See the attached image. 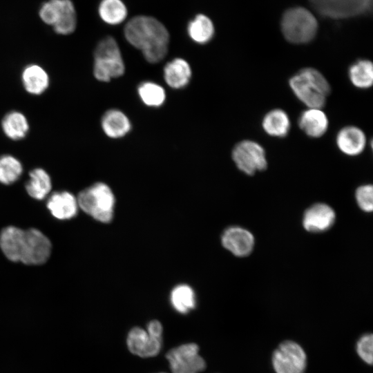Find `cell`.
<instances>
[{
  "instance_id": "obj_25",
  "label": "cell",
  "mask_w": 373,
  "mask_h": 373,
  "mask_svg": "<svg viewBox=\"0 0 373 373\" xmlns=\"http://www.w3.org/2000/svg\"><path fill=\"white\" fill-rule=\"evenodd\" d=\"M98 13L105 23L117 25L126 19L128 11L122 0H102L98 7Z\"/></svg>"
},
{
  "instance_id": "obj_24",
  "label": "cell",
  "mask_w": 373,
  "mask_h": 373,
  "mask_svg": "<svg viewBox=\"0 0 373 373\" xmlns=\"http://www.w3.org/2000/svg\"><path fill=\"white\" fill-rule=\"evenodd\" d=\"M351 83L360 89H367L373 84V65L368 59H358L348 69Z\"/></svg>"
},
{
  "instance_id": "obj_4",
  "label": "cell",
  "mask_w": 373,
  "mask_h": 373,
  "mask_svg": "<svg viewBox=\"0 0 373 373\" xmlns=\"http://www.w3.org/2000/svg\"><path fill=\"white\" fill-rule=\"evenodd\" d=\"M318 23L308 9L296 6L287 9L280 20V30L285 39L294 44H305L316 36Z\"/></svg>"
},
{
  "instance_id": "obj_20",
  "label": "cell",
  "mask_w": 373,
  "mask_h": 373,
  "mask_svg": "<svg viewBox=\"0 0 373 373\" xmlns=\"http://www.w3.org/2000/svg\"><path fill=\"white\" fill-rule=\"evenodd\" d=\"M101 126L104 133L111 138L124 136L131 127L127 116L117 109H111L104 113L101 119Z\"/></svg>"
},
{
  "instance_id": "obj_22",
  "label": "cell",
  "mask_w": 373,
  "mask_h": 373,
  "mask_svg": "<svg viewBox=\"0 0 373 373\" xmlns=\"http://www.w3.org/2000/svg\"><path fill=\"white\" fill-rule=\"evenodd\" d=\"M28 175L29 179L25 185L28 194L36 200L44 199L52 189L50 175L42 168H35Z\"/></svg>"
},
{
  "instance_id": "obj_3",
  "label": "cell",
  "mask_w": 373,
  "mask_h": 373,
  "mask_svg": "<svg viewBox=\"0 0 373 373\" xmlns=\"http://www.w3.org/2000/svg\"><path fill=\"white\" fill-rule=\"evenodd\" d=\"M295 96L308 108H322L331 88L325 76L314 68H305L289 80Z\"/></svg>"
},
{
  "instance_id": "obj_33",
  "label": "cell",
  "mask_w": 373,
  "mask_h": 373,
  "mask_svg": "<svg viewBox=\"0 0 373 373\" xmlns=\"http://www.w3.org/2000/svg\"><path fill=\"white\" fill-rule=\"evenodd\" d=\"M146 332L153 336L162 338L163 328L162 324L158 321L154 320L149 322L147 325Z\"/></svg>"
},
{
  "instance_id": "obj_27",
  "label": "cell",
  "mask_w": 373,
  "mask_h": 373,
  "mask_svg": "<svg viewBox=\"0 0 373 373\" xmlns=\"http://www.w3.org/2000/svg\"><path fill=\"white\" fill-rule=\"evenodd\" d=\"M21 162L11 154L0 155V183L10 185L17 181L23 173Z\"/></svg>"
},
{
  "instance_id": "obj_34",
  "label": "cell",
  "mask_w": 373,
  "mask_h": 373,
  "mask_svg": "<svg viewBox=\"0 0 373 373\" xmlns=\"http://www.w3.org/2000/svg\"><path fill=\"white\" fill-rule=\"evenodd\" d=\"M161 373H165V372H161Z\"/></svg>"
},
{
  "instance_id": "obj_10",
  "label": "cell",
  "mask_w": 373,
  "mask_h": 373,
  "mask_svg": "<svg viewBox=\"0 0 373 373\" xmlns=\"http://www.w3.org/2000/svg\"><path fill=\"white\" fill-rule=\"evenodd\" d=\"M166 357L172 373H200L206 368V363L199 354L195 343H186L169 350Z\"/></svg>"
},
{
  "instance_id": "obj_12",
  "label": "cell",
  "mask_w": 373,
  "mask_h": 373,
  "mask_svg": "<svg viewBox=\"0 0 373 373\" xmlns=\"http://www.w3.org/2000/svg\"><path fill=\"white\" fill-rule=\"evenodd\" d=\"M222 246L238 257L248 256L254 247V238L248 230L240 227L227 228L221 237Z\"/></svg>"
},
{
  "instance_id": "obj_32",
  "label": "cell",
  "mask_w": 373,
  "mask_h": 373,
  "mask_svg": "<svg viewBox=\"0 0 373 373\" xmlns=\"http://www.w3.org/2000/svg\"><path fill=\"white\" fill-rule=\"evenodd\" d=\"M356 199L358 207L365 212L373 209V188L371 184L359 186L356 191Z\"/></svg>"
},
{
  "instance_id": "obj_29",
  "label": "cell",
  "mask_w": 373,
  "mask_h": 373,
  "mask_svg": "<svg viewBox=\"0 0 373 373\" xmlns=\"http://www.w3.org/2000/svg\"><path fill=\"white\" fill-rule=\"evenodd\" d=\"M137 92L143 103L149 106H160L166 99L164 89L160 85L152 82L140 84Z\"/></svg>"
},
{
  "instance_id": "obj_18",
  "label": "cell",
  "mask_w": 373,
  "mask_h": 373,
  "mask_svg": "<svg viewBox=\"0 0 373 373\" xmlns=\"http://www.w3.org/2000/svg\"><path fill=\"white\" fill-rule=\"evenodd\" d=\"M1 128L4 135L10 140H23L30 131V124L26 116L21 111L12 110L1 119Z\"/></svg>"
},
{
  "instance_id": "obj_6",
  "label": "cell",
  "mask_w": 373,
  "mask_h": 373,
  "mask_svg": "<svg viewBox=\"0 0 373 373\" xmlns=\"http://www.w3.org/2000/svg\"><path fill=\"white\" fill-rule=\"evenodd\" d=\"M125 70L119 47L110 36L98 42L94 50L93 75L100 82H109L122 75Z\"/></svg>"
},
{
  "instance_id": "obj_2",
  "label": "cell",
  "mask_w": 373,
  "mask_h": 373,
  "mask_svg": "<svg viewBox=\"0 0 373 373\" xmlns=\"http://www.w3.org/2000/svg\"><path fill=\"white\" fill-rule=\"evenodd\" d=\"M124 33L127 41L140 50L150 63L160 61L167 54L169 32L162 22L153 17H133L126 23Z\"/></svg>"
},
{
  "instance_id": "obj_31",
  "label": "cell",
  "mask_w": 373,
  "mask_h": 373,
  "mask_svg": "<svg viewBox=\"0 0 373 373\" xmlns=\"http://www.w3.org/2000/svg\"><path fill=\"white\" fill-rule=\"evenodd\" d=\"M356 352L365 364L372 365L373 362V335L372 333L362 334L356 341Z\"/></svg>"
},
{
  "instance_id": "obj_1",
  "label": "cell",
  "mask_w": 373,
  "mask_h": 373,
  "mask_svg": "<svg viewBox=\"0 0 373 373\" xmlns=\"http://www.w3.org/2000/svg\"><path fill=\"white\" fill-rule=\"evenodd\" d=\"M0 248L10 261L38 265L49 258L52 245L47 236L37 229L23 230L8 226L0 232Z\"/></svg>"
},
{
  "instance_id": "obj_19",
  "label": "cell",
  "mask_w": 373,
  "mask_h": 373,
  "mask_svg": "<svg viewBox=\"0 0 373 373\" xmlns=\"http://www.w3.org/2000/svg\"><path fill=\"white\" fill-rule=\"evenodd\" d=\"M191 77V67L188 62L182 58H175L164 66V80L173 88L179 89L186 86Z\"/></svg>"
},
{
  "instance_id": "obj_30",
  "label": "cell",
  "mask_w": 373,
  "mask_h": 373,
  "mask_svg": "<svg viewBox=\"0 0 373 373\" xmlns=\"http://www.w3.org/2000/svg\"><path fill=\"white\" fill-rule=\"evenodd\" d=\"M63 5V0H49L44 2L39 10V15L44 23L53 26L57 21Z\"/></svg>"
},
{
  "instance_id": "obj_7",
  "label": "cell",
  "mask_w": 373,
  "mask_h": 373,
  "mask_svg": "<svg viewBox=\"0 0 373 373\" xmlns=\"http://www.w3.org/2000/svg\"><path fill=\"white\" fill-rule=\"evenodd\" d=\"M322 17L333 20L349 19L370 14L372 0H308Z\"/></svg>"
},
{
  "instance_id": "obj_13",
  "label": "cell",
  "mask_w": 373,
  "mask_h": 373,
  "mask_svg": "<svg viewBox=\"0 0 373 373\" xmlns=\"http://www.w3.org/2000/svg\"><path fill=\"white\" fill-rule=\"evenodd\" d=\"M335 218V212L332 207L323 203H317L305 211L303 225L308 231L322 232L333 225Z\"/></svg>"
},
{
  "instance_id": "obj_26",
  "label": "cell",
  "mask_w": 373,
  "mask_h": 373,
  "mask_svg": "<svg viewBox=\"0 0 373 373\" xmlns=\"http://www.w3.org/2000/svg\"><path fill=\"white\" fill-rule=\"evenodd\" d=\"M170 300L173 307L179 313L186 314L196 305L193 289L187 285L175 286L171 292Z\"/></svg>"
},
{
  "instance_id": "obj_23",
  "label": "cell",
  "mask_w": 373,
  "mask_h": 373,
  "mask_svg": "<svg viewBox=\"0 0 373 373\" xmlns=\"http://www.w3.org/2000/svg\"><path fill=\"white\" fill-rule=\"evenodd\" d=\"M187 32L193 41L204 44L212 39L215 28L210 18L203 14H199L189 23Z\"/></svg>"
},
{
  "instance_id": "obj_17",
  "label": "cell",
  "mask_w": 373,
  "mask_h": 373,
  "mask_svg": "<svg viewBox=\"0 0 373 373\" xmlns=\"http://www.w3.org/2000/svg\"><path fill=\"white\" fill-rule=\"evenodd\" d=\"M46 205L52 216L62 220L74 218L79 207L77 198L66 191L54 192Z\"/></svg>"
},
{
  "instance_id": "obj_21",
  "label": "cell",
  "mask_w": 373,
  "mask_h": 373,
  "mask_svg": "<svg viewBox=\"0 0 373 373\" xmlns=\"http://www.w3.org/2000/svg\"><path fill=\"white\" fill-rule=\"evenodd\" d=\"M262 127L269 135L276 137L287 136L291 128V122L287 113L280 109L269 111L263 117Z\"/></svg>"
},
{
  "instance_id": "obj_11",
  "label": "cell",
  "mask_w": 373,
  "mask_h": 373,
  "mask_svg": "<svg viewBox=\"0 0 373 373\" xmlns=\"http://www.w3.org/2000/svg\"><path fill=\"white\" fill-rule=\"evenodd\" d=\"M129 351L143 358L156 356L162 348V338L149 334L146 330L135 327L131 329L126 338Z\"/></svg>"
},
{
  "instance_id": "obj_8",
  "label": "cell",
  "mask_w": 373,
  "mask_h": 373,
  "mask_svg": "<svg viewBox=\"0 0 373 373\" xmlns=\"http://www.w3.org/2000/svg\"><path fill=\"white\" fill-rule=\"evenodd\" d=\"M271 363L275 373H305L307 356L299 343L285 340L272 352Z\"/></svg>"
},
{
  "instance_id": "obj_28",
  "label": "cell",
  "mask_w": 373,
  "mask_h": 373,
  "mask_svg": "<svg viewBox=\"0 0 373 373\" xmlns=\"http://www.w3.org/2000/svg\"><path fill=\"white\" fill-rule=\"evenodd\" d=\"M77 26V15L75 6L71 0H63L59 17L52 26L54 31L61 35L73 33Z\"/></svg>"
},
{
  "instance_id": "obj_5",
  "label": "cell",
  "mask_w": 373,
  "mask_h": 373,
  "mask_svg": "<svg viewBox=\"0 0 373 373\" xmlns=\"http://www.w3.org/2000/svg\"><path fill=\"white\" fill-rule=\"evenodd\" d=\"M77 200L78 207L95 220L108 223L113 219L115 197L107 184H92L79 192Z\"/></svg>"
},
{
  "instance_id": "obj_16",
  "label": "cell",
  "mask_w": 373,
  "mask_h": 373,
  "mask_svg": "<svg viewBox=\"0 0 373 373\" xmlns=\"http://www.w3.org/2000/svg\"><path fill=\"white\" fill-rule=\"evenodd\" d=\"M298 124L307 136L318 138L327 131L329 120L321 108H308L300 113Z\"/></svg>"
},
{
  "instance_id": "obj_15",
  "label": "cell",
  "mask_w": 373,
  "mask_h": 373,
  "mask_svg": "<svg viewBox=\"0 0 373 373\" xmlns=\"http://www.w3.org/2000/svg\"><path fill=\"white\" fill-rule=\"evenodd\" d=\"M336 143L343 153L349 156H356L365 149L366 137L361 128L355 126H347L338 132Z\"/></svg>"
},
{
  "instance_id": "obj_14",
  "label": "cell",
  "mask_w": 373,
  "mask_h": 373,
  "mask_svg": "<svg viewBox=\"0 0 373 373\" xmlns=\"http://www.w3.org/2000/svg\"><path fill=\"white\" fill-rule=\"evenodd\" d=\"M21 82L30 95L38 96L44 93L50 86V77L46 70L38 64H28L21 73Z\"/></svg>"
},
{
  "instance_id": "obj_9",
  "label": "cell",
  "mask_w": 373,
  "mask_h": 373,
  "mask_svg": "<svg viewBox=\"0 0 373 373\" xmlns=\"http://www.w3.org/2000/svg\"><path fill=\"white\" fill-rule=\"evenodd\" d=\"M232 159L239 170L249 175L262 171L267 166L264 148L253 140L238 142L232 151Z\"/></svg>"
}]
</instances>
